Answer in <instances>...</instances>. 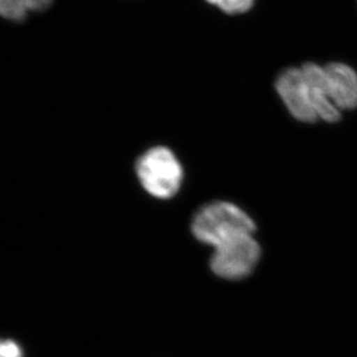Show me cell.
<instances>
[{
  "instance_id": "277c9868",
  "label": "cell",
  "mask_w": 357,
  "mask_h": 357,
  "mask_svg": "<svg viewBox=\"0 0 357 357\" xmlns=\"http://www.w3.org/2000/svg\"><path fill=\"white\" fill-rule=\"evenodd\" d=\"M261 248L255 234L230 239L214 248L211 268L218 277L226 280H242L249 277L258 266Z\"/></svg>"
},
{
  "instance_id": "3957f363",
  "label": "cell",
  "mask_w": 357,
  "mask_h": 357,
  "mask_svg": "<svg viewBox=\"0 0 357 357\" xmlns=\"http://www.w3.org/2000/svg\"><path fill=\"white\" fill-rule=\"evenodd\" d=\"M137 172L146 191L156 198H172L182 185V165L165 147L146 152L137 163Z\"/></svg>"
},
{
  "instance_id": "52a82bcc",
  "label": "cell",
  "mask_w": 357,
  "mask_h": 357,
  "mask_svg": "<svg viewBox=\"0 0 357 357\" xmlns=\"http://www.w3.org/2000/svg\"><path fill=\"white\" fill-rule=\"evenodd\" d=\"M0 357H24L20 346L12 340H0Z\"/></svg>"
},
{
  "instance_id": "5b68a950",
  "label": "cell",
  "mask_w": 357,
  "mask_h": 357,
  "mask_svg": "<svg viewBox=\"0 0 357 357\" xmlns=\"http://www.w3.org/2000/svg\"><path fill=\"white\" fill-rule=\"evenodd\" d=\"M51 0H0V15L8 20H24L29 12L45 10Z\"/></svg>"
},
{
  "instance_id": "6da1fadb",
  "label": "cell",
  "mask_w": 357,
  "mask_h": 357,
  "mask_svg": "<svg viewBox=\"0 0 357 357\" xmlns=\"http://www.w3.org/2000/svg\"><path fill=\"white\" fill-rule=\"evenodd\" d=\"M277 91L290 114L304 123H333L357 107L356 72L341 63L288 68L278 78Z\"/></svg>"
},
{
  "instance_id": "7a4b0ae2",
  "label": "cell",
  "mask_w": 357,
  "mask_h": 357,
  "mask_svg": "<svg viewBox=\"0 0 357 357\" xmlns=\"http://www.w3.org/2000/svg\"><path fill=\"white\" fill-rule=\"evenodd\" d=\"M192 233L207 245H221L230 239L256 233V225L238 206L215 202L199 209L192 222Z\"/></svg>"
},
{
  "instance_id": "8992f818",
  "label": "cell",
  "mask_w": 357,
  "mask_h": 357,
  "mask_svg": "<svg viewBox=\"0 0 357 357\" xmlns=\"http://www.w3.org/2000/svg\"><path fill=\"white\" fill-rule=\"evenodd\" d=\"M207 3L218 7L227 14L236 15L249 12L256 0H206Z\"/></svg>"
}]
</instances>
